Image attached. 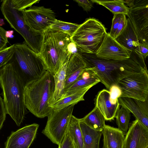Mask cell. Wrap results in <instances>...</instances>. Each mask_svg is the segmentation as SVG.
<instances>
[{
	"label": "cell",
	"mask_w": 148,
	"mask_h": 148,
	"mask_svg": "<svg viewBox=\"0 0 148 148\" xmlns=\"http://www.w3.org/2000/svg\"><path fill=\"white\" fill-rule=\"evenodd\" d=\"M78 53L85 63L86 68L92 70L109 90L112 86H117L123 78L143 69L147 70L143 57L135 51L132 52L129 58L122 60L100 58L95 54Z\"/></svg>",
	"instance_id": "6da1fadb"
},
{
	"label": "cell",
	"mask_w": 148,
	"mask_h": 148,
	"mask_svg": "<svg viewBox=\"0 0 148 148\" xmlns=\"http://www.w3.org/2000/svg\"><path fill=\"white\" fill-rule=\"evenodd\" d=\"M0 86L7 114L19 126L27 112L24 100L25 86L12 62L0 69Z\"/></svg>",
	"instance_id": "7a4b0ae2"
},
{
	"label": "cell",
	"mask_w": 148,
	"mask_h": 148,
	"mask_svg": "<svg viewBox=\"0 0 148 148\" xmlns=\"http://www.w3.org/2000/svg\"><path fill=\"white\" fill-rule=\"evenodd\" d=\"M54 89L53 76L46 71L39 78L25 85L24 95L26 108L37 117L47 116L53 109L50 104Z\"/></svg>",
	"instance_id": "3957f363"
},
{
	"label": "cell",
	"mask_w": 148,
	"mask_h": 148,
	"mask_svg": "<svg viewBox=\"0 0 148 148\" xmlns=\"http://www.w3.org/2000/svg\"><path fill=\"white\" fill-rule=\"evenodd\" d=\"M71 37L65 33L48 29L43 33V39L39 55L46 71L53 76L63 64L71 57L68 46Z\"/></svg>",
	"instance_id": "277c9868"
},
{
	"label": "cell",
	"mask_w": 148,
	"mask_h": 148,
	"mask_svg": "<svg viewBox=\"0 0 148 148\" xmlns=\"http://www.w3.org/2000/svg\"><path fill=\"white\" fill-rule=\"evenodd\" d=\"M10 62L13 63L25 86L39 78L46 71L39 54L32 50L25 42L14 44V52Z\"/></svg>",
	"instance_id": "5b68a950"
},
{
	"label": "cell",
	"mask_w": 148,
	"mask_h": 148,
	"mask_svg": "<svg viewBox=\"0 0 148 148\" xmlns=\"http://www.w3.org/2000/svg\"><path fill=\"white\" fill-rule=\"evenodd\" d=\"M108 33L104 25L94 18H87L71 38L78 52L96 54L103 43Z\"/></svg>",
	"instance_id": "8992f818"
},
{
	"label": "cell",
	"mask_w": 148,
	"mask_h": 148,
	"mask_svg": "<svg viewBox=\"0 0 148 148\" xmlns=\"http://www.w3.org/2000/svg\"><path fill=\"white\" fill-rule=\"evenodd\" d=\"M0 9L5 18L11 27L23 37L27 45L33 51L39 54L43 39V34L36 35L31 31L24 21L22 11L12 6L10 0H3Z\"/></svg>",
	"instance_id": "52a82bcc"
},
{
	"label": "cell",
	"mask_w": 148,
	"mask_h": 148,
	"mask_svg": "<svg viewBox=\"0 0 148 148\" xmlns=\"http://www.w3.org/2000/svg\"><path fill=\"white\" fill-rule=\"evenodd\" d=\"M73 104L60 109H53L42 133L53 143L58 145L67 130L74 105Z\"/></svg>",
	"instance_id": "ba28073f"
},
{
	"label": "cell",
	"mask_w": 148,
	"mask_h": 148,
	"mask_svg": "<svg viewBox=\"0 0 148 148\" xmlns=\"http://www.w3.org/2000/svg\"><path fill=\"white\" fill-rule=\"evenodd\" d=\"M123 1L129 6L127 16L134 27L139 42L148 45V0Z\"/></svg>",
	"instance_id": "9c48e42d"
},
{
	"label": "cell",
	"mask_w": 148,
	"mask_h": 148,
	"mask_svg": "<svg viewBox=\"0 0 148 148\" xmlns=\"http://www.w3.org/2000/svg\"><path fill=\"white\" fill-rule=\"evenodd\" d=\"M117 86L121 94L125 97L145 101L148 97V72L143 69L140 72L126 76L120 80Z\"/></svg>",
	"instance_id": "30bf717a"
},
{
	"label": "cell",
	"mask_w": 148,
	"mask_h": 148,
	"mask_svg": "<svg viewBox=\"0 0 148 148\" xmlns=\"http://www.w3.org/2000/svg\"><path fill=\"white\" fill-rule=\"evenodd\" d=\"M23 17L29 30L36 35L43 34L56 20L51 8L34 6L22 11Z\"/></svg>",
	"instance_id": "8fae6325"
},
{
	"label": "cell",
	"mask_w": 148,
	"mask_h": 148,
	"mask_svg": "<svg viewBox=\"0 0 148 148\" xmlns=\"http://www.w3.org/2000/svg\"><path fill=\"white\" fill-rule=\"evenodd\" d=\"M39 125L25 126L12 132L8 138L5 148H29L35 138Z\"/></svg>",
	"instance_id": "7c38bea8"
},
{
	"label": "cell",
	"mask_w": 148,
	"mask_h": 148,
	"mask_svg": "<svg viewBox=\"0 0 148 148\" xmlns=\"http://www.w3.org/2000/svg\"><path fill=\"white\" fill-rule=\"evenodd\" d=\"M148 147V129L136 119L126 133L122 148H146Z\"/></svg>",
	"instance_id": "4fadbf2b"
},
{
	"label": "cell",
	"mask_w": 148,
	"mask_h": 148,
	"mask_svg": "<svg viewBox=\"0 0 148 148\" xmlns=\"http://www.w3.org/2000/svg\"><path fill=\"white\" fill-rule=\"evenodd\" d=\"M132 52L127 50L108 33L95 55L104 59L122 60L129 58Z\"/></svg>",
	"instance_id": "5bb4252c"
},
{
	"label": "cell",
	"mask_w": 148,
	"mask_h": 148,
	"mask_svg": "<svg viewBox=\"0 0 148 148\" xmlns=\"http://www.w3.org/2000/svg\"><path fill=\"white\" fill-rule=\"evenodd\" d=\"M120 105L132 113L138 120L148 129V97L145 101L131 98H118Z\"/></svg>",
	"instance_id": "9a60e30c"
},
{
	"label": "cell",
	"mask_w": 148,
	"mask_h": 148,
	"mask_svg": "<svg viewBox=\"0 0 148 148\" xmlns=\"http://www.w3.org/2000/svg\"><path fill=\"white\" fill-rule=\"evenodd\" d=\"M110 96L109 91L103 89L98 92L94 100L95 107L98 108L106 121L114 120L119 108L118 101L115 104H112Z\"/></svg>",
	"instance_id": "2e32d148"
},
{
	"label": "cell",
	"mask_w": 148,
	"mask_h": 148,
	"mask_svg": "<svg viewBox=\"0 0 148 148\" xmlns=\"http://www.w3.org/2000/svg\"><path fill=\"white\" fill-rule=\"evenodd\" d=\"M85 68L86 64L79 53L71 56L66 69L64 91L75 82Z\"/></svg>",
	"instance_id": "e0dca14e"
},
{
	"label": "cell",
	"mask_w": 148,
	"mask_h": 148,
	"mask_svg": "<svg viewBox=\"0 0 148 148\" xmlns=\"http://www.w3.org/2000/svg\"><path fill=\"white\" fill-rule=\"evenodd\" d=\"M114 39L130 51H135L137 48L139 43L138 36L132 22L128 18H127L124 28Z\"/></svg>",
	"instance_id": "ac0fdd59"
},
{
	"label": "cell",
	"mask_w": 148,
	"mask_h": 148,
	"mask_svg": "<svg viewBox=\"0 0 148 148\" xmlns=\"http://www.w3.org/2000/svg\"><path fill=\"white\" fill-rule=\"evenodd\" d=\"M99 82L100 80L96 74L90 69L85 68L75 82L64 90L61 99L75 92L80 88L89 85H95Z\"/></svg>",
	"instance_id": "d6986e66"
},
{
	"label": "cell",
	"mask_w": 148,
	"mask_h": 148,
	"mask_svg": "<svg viewBox=\"0 0 148 148\" xmlns=\"http://www.w3.org/2000/svg\"><path fill=\"white\" fill-rule=\"evenodd\" d=\"M101 132L103 136L102 148H122L125 134L118 128L106 125Z\"/></svg>",
	"instance_id": "ffe728a7"
},
{
	"label": "cell",
	"mask_w": 148,
	"mask_h": 148,
	"mask_svg": "<svg viewBox=\"0 0 148 148\" xmlns=\"http://www.w3.org/2000/svg\"><path fill=\"white\" fill-rule=\"evenodd\" d=\"M95 85L94 84L89 85L80 88L75 92L60 99L50 107L53 109H60L84 101L85 94L90 88Z\"/></svg>",
	"instance_id": "44dd1931"
},
{
	"label": "cell",
	"mask_w": 148,
	"mask_h": 148,
	"mask_svg": "<svg viewBox=\"0 0 148 148\" xmlns=\"http://www.w3.org/2000/svg\"><path fill=\"white\" fill-rule=\"evenodd\" d=\"M79 125L83 138V148H99L101 132L92 129L81 121H80Z\"/></svg>",
	"instance_id": "7402d4cb"
},
{
	"label": "cell",
	"mask_w": 148,
	"mask_h": 148,
	"mask_svg": "<svg viewBox=\"0 0 148 148\" xmlns=\"http://www.w3.org/2000/svg\"><path fill=\"white\" fill-rule=\"evenodd\" d=\"M69 61L63 64L58 71L53 76L55 89L50 106L60 99L63 95L65 82L66 70Z\"/></svg>",
	"instance_id": "603a6c76"
},
{
	"label": "cell",
	"mask_w": 148,
	"mask_h": 148,
	"mask_svg": "<svg viewBox=\"0 0 148 148\" xmlns=\"http://www.w3.org/2000/svg\"><path fill=\"white\" fill-rule=\"evenodd\" d=\"M79 120L90 128L98 131L102 132L106 126L104 116L96 107L84 117Z\"/></svg>",
	"instance_id": "cb8c5ba5"
},
{
	"label": "cell",
	"mask_w": 148,
	"mask_h": 148,
	"mask_svg": "<svg viewBox=\"0 0 148 148\" xmlns=\"http://www.w3.org/2000/svg\"><path fill=\"white\" fill-rule=\"evenodd\" d=\"M79 120L72 115L67 131L75 148H83L82 135L79 125Z\"/></svg>",
	"instance_id": "d4e9b609"
},
{
	"label": "cell",
	"mask_w": 148,
	"mask_h": 148,
	"mask_svg": "<svg viewBox=\"0 0 148 148\" xmlns=\"http://www.w3.org/2000/svg\"><path fill=\"white\" fill-rule=\"evenodd\" d=\"M94 3L101 5L104 6L114 15L123 14L127 16L129 8L125 4L123 0H91Z\"/></svg>",
	"instance_id": "484cf974"
},
{
	"label": "cell",
	"mask_w": 148,
	"mask_h": 148,
	"mask_svg": "<svg viewBox=\"0 0 148 148\" xmlns=\"http://www.w3.org/2000/svg\"><path fill=\"white\" fill-rule=\"evenodd\" d=\"M130 116V112L122 107L118 110L116 113L115 118L118 128L124 134L128 130Z\"/></svg>",
	"instance_id": "4316f807"
},
{
	"label": "cell",
	"mask_w": 148,
	"mask_h": 148,
	"mask_svg": "<svg viewBox=\"0 0 148 148\" xmlns=\"http://www.w3.org/2000/svg\"><path fill=\"white\" fill-rule=\"evenodd\" d=\"M79 25H80L65 22L56 19L49 28L66 34L71 38Z\"/></svg>",
	"instance_id": "83f0119b"
},
{
	"label": "cell",
	"mask_w": 148,
	"mask_h": 148,
	"mask_svg": "<svg viewBox=\"0 0 148 148\" xmlns=\"http://www.w3.org/2000/svg\"><path fill=\"white\" fill-rule=\"evenodd\" d=\"M14 44L0 51V68L8 63L14 52Z\"/></svg>",
	"instance_id": "f1b7e54d"
},
{
	"label": "cell",
	"mask_w": 148,
	"mask_h": 148,
	"mask_svg": "<svg viewBox=\"0 0 148 148\" xmlns=\"http://www.w3.org/2000/svg\"><path fill=\"white\" fill-rule=\"evenodd\" d=\"M40 1L39 0H10L12 6L21 11L25 10L27 8L31 7Z\"/></svg>",
	"instance_id": "f546056e"
},
{
	"label": "cell",
	"mask_w": 148,
	"mask_h": 148,
	"mask_svg": "<svg viewBox=\"0 0 148 148\" xmlns=\"http://www.w3.org/2000/svg\"><path fill=\"white\" fill-rule=\"evenodd\" d=\"M110 100L113 104H115L118 101V98L121 94V91L117 86H112L109 89Z\"/></svg>",
	"instance_id": "4dcf8cb0"
},
{
	"label": "cell",
	"mask_w": 148,
	"mask_h": 148,
	"mask_svg": "<svg viewBox=\"0 0 148 148\" xmlns=\"http://www.w3.org/2000/svg\"><path fill=\"white\" fill-rule=\"evenodd\" d=\"M123 14H117L114 15L112 19V25L109 34L114 38L115 33L117 29L120 20Z\"/></svg>",
	"instance_id": "1f68e13d"
},
{
	"label": "cell",
	"mask_w": 148,
	"mask_h": 148,
	"mask_svg": "<svg viewBox=\"0 0 148 148\" xmlns=\"http://www.w3.org/2000/svg\"><path fill=\"white\" fill-rule=\"evenodd\" d=\"M58 148H75L67 130Z\"/></svg>",
	"instance_id": "d6a6232c"
},
{
	"label": "cell",
	"mask_w": 148,
	"mask_h": 148,
	"mask_svg": "<svg viewBox=\"0 0 148 148\" xmlns=\"http://www.w3.org/2000/svg\"><path fill=\"white\" fill-rule=\"evenodd\" d=\"M135 52L142 57L145 61L148 55V45L145 43L139 42L138 46Z\"/></svg>",
	"instance_id": "836d02e7"
},
{
	"label": "cell",
	"mask_w": 148,
	"mask_h": 148,
	"mask_svg": "<svg viewBox=\"0 0 148 148\" xmlns=\"http://www.w3.org/2000/svg\"><path fill=\"white\" fill-rule=\"evenodd\" d=\"M74 1L77 3L79 6L82 7L86 12L90 10L93 7L94 3L91 0H75Z\"/></svg>",
	"instance_id": "e575fe53"
},
{
	"label": "cell",
	"mask_w": 148,
	"mask_h": 148,
	"mask_svg": "<svg viewBox=\"0 0 148 148\" xmlns=\"http://www.w3.org/2000/svg\"><path fill=\"white\" fill-rule=\"evenodd\" d=\"M6 114L3 99L0 96V130L5 120Z\"/></svg>",
	"instance_id": "d590c367"
},
{
	"label": "cell",
	"mask_w": 148,
	"mask_h": 148,
	"mask_svg": "<svg viewBox=\"0 0 148 148\" xmlns=\"http://www.w3.org/2000/svg\"><path fill=\"white\" fill-rule=\"evenodd\" d=\"M6 31L0 26V51L7 47L8 41L6 36Z\"/></svg>",
	"instance_id": "8d00e7d4"
},
{
	"label": "cell",
	"mask_w": 148,
	"mask_h": 148,
	"mask_svg": "<svg viewBox=\"0 0 148 148\" xmlns=\"http://www.w3.org/2000/svg\"><path fill=\"white\" fill-rule=\"evenodd\" d=\"M126 15L123 14L119 22L117 29L115 33L114 39L116 38L124 28L126 23Z\"/></svg>",
	"instance_id": "74e56055"
},
{
	"label": "cell",
	"mask_w": 148,
	"mask_h": 148,
	"mask_svg": "<svg viewBox=\"0 0 148 148\" xmlns=\"http://www.w3.org/2000/svg\"><path fill=\"white\" fill-rule=\"evenodd\" d=\"M68 50L71 56L78 53V50L77 46L72 40L68 45Z\"/></svg>",
	"instance_id": "f35d334b"
},
{
	"label": "cell",
	"mask_w": 148,
	"mask_h": 148,
	"mask_svg": "<svg viewBox=\"0 0 148 148\" xmlns=\"http://www.w3.org/2000/svg\"><path fill=\"white\" fill-rule=\"evenodd\" d=\"M13 33V31H6V37L8 38H12L14 37V36L12 34Z\"/></svg>",
	"instance_id": "ab89813d"
},
{
	"label": "cell",
	"mask_w": 148,
	"mask_h": 148,
	"mask_svg": "<svg viewBox=\"0 0 148 148\" xmlns=\"http://www.w3.org/2000/svg\"><path fill=\"white\" fill-rule=\"evenodd\" d=\"M146 148H148V147H147Z\"/></svg>",
	"instance_id": "60d3db41"
}]
</instances>
